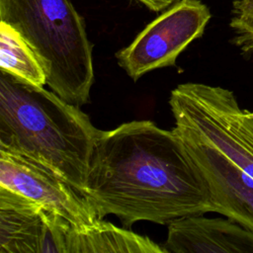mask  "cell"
Masks as SVG:
<instances>
[{"instance_id":"cell-11","label":"cell","mask_w":253,"mask_h":253,"mask_svg":"<svg viewBox=\"0 0 253 253\" xmlns=\"http://www.w3.org/2000/svg\"><path fill=\"white\" fill-rule=\"evenodd\" d=\"M0 70L40 87L46 85L45 72L33 48L12 26L2 21Z\"/></svg>"},{"instance_id":"cell-7","label":"cell","mask_w":253,"mask_h":253,"mask_svg":"<svg viewBox=\"0 0 253 253\" xmlns=\"http://www.w3.org/2000/svg\"><path fill=\"white\" fill-rule=\"evenodd\" d=\"M0 187L55 211L72 225L100 218L86 199L64 178L26 155L0 148Z\"/></svg>"},{"instance_id":"cell-14","label":"cell","mask_w":253,"mask_h":253,"mask_svg":"<svg viewBox=\"0 0 253 253\" xmlns=\"http://www.w3.org/2000/svg\"><path fill=\"white\" fill-rule=\"evenodd\" d=\"M241 1H245V2H251V3H253V0H241Z\"/></svg>"},{"instance_id":"cell-4","label":"cell","mask_w":253,"mask_h":253,"mask_svg":"<svg viewBox=\"0 0 253 253\" xmlns=\"http://www.w3.org/2000/svg\"><path fill=\"white\" fill-rule=\"evenodd\" d=\"M169 105L175 124L199 134L253 179V112L242 110L232 91L183 83L171 91Z\"/></svg>"},{"instance_id":"cell-10","label":"cell","mask_w":253,"mask_h":253,"mask_svg":"<svg viewBox=\"0 0 253 253\" xmlns=\"http://www.w3.org/2000/svg\"><path fill=\"white\" fill-rule=\"evenodd\" d=\"M67 253H166L164 247L129 228H121L103 218L71 225Z\"/></svg>"},{"instance_id":"cell-5","label":"cell","mask_w":253,"mask_h":253,"mask_svg":"<svg viewBox=\"0 0 253 253\" xmlns=\"http://www.w3.org/2000/svg\"><path fill=\"white\" fill-rule=\"evenodd\" d=\"M211 16L200 0H179L116 53L119 65L133 81L154 69L175 65L179 54L203 36Z\"/></svg>"},{"instance_id":"cell-1","label":"cell","mask_w":253,"mask_h":253,"mask_svg":"<svg viewBox=\"0 0 253 253\" xmlns=\"http://www.w3.org/2000/svg\"><path fill=\"white\" fill-rule=\"evenodd\" d=\"M83 197L98 217L113 214L126 228L213 211L207 183L179 135L149 120L100 129Z\"/></svg>"},{"instance_id":"cell-13","label":"cell","mask_w":253,"mask_h":253,"mask_svg":"<svg viewBox=\"0 0 253 253\" xmlns=\"http://www.w3.org/2000/svg\"><path fill=\"white\" fill-rule=\"evenodd\" d=\"M144 6H146L149 10L154 12H160L172 6L174 3L178 2L179 0H137Z\"/></svg>"},{"instance_id":"cell-9","label":"cell","mask_w":253,"mask_h":253,"mask_svg":"<svg viewBox=\"0 0 253 253\" xmlns=\"http://www.w3.org/2000/svg\"><path fill=\"white\" fill-rule=\"evenodd\" d=\"M167 225L166 253H253V231L227 217L192 214Z\"/></svg>"},{"instance_id":"cell-2","label":"cell","mask_w":253,"mask_h":253,"mask_svg":"<svg viewBox=\"0 0 253 253\" xmlns=\"http://www.w3.org/2000/svg\"><path fill=\"white\" fill-rule=\"evenodd\" d=\"M99 132L80 107L0 70V148L42 163L83 196Z\"/></svg>"},{"instance_id":"cell-3","label":"cell","mask_w":253,"mask_h":253,"mask_svg":"<svg viewBox=\"0 0 253 253\" xmlns=\"http://www.w3.org/2000/svg\"><path fill=\"white\" fill-rule=\"evenodd\" d=\"M0 21L33 48L51 91L78 107L89 102L93 44L84 19L69 0H0Z\"/></svg>"},{"instance_id":"cell-6","label":"cell","mask_w":253,"mask_h":253,"mask_svg":"<svg viewBox=\"0 0 253 253\" xmlns=\"http://www.w3.org/2000/svg\"><path fill=\"white\" fill-rule=\"evenodd\" d=\"M71 225L55 211L0 187V253H67Z\"/></svg>"},{"instance_id":"cell-8","label":"cell","mask_w":253,"mask_h":253,"mask_svg":"<svg viewBox=\"0 0 253 253\" xmlns=\"http://www.w3.org/2000/svg\"><path fill=\"white\" fill-rule=\"evenodd\" d=\"M172 129L203 175L213 212L253 231V179L190 128L175 124Z\"/></svg>"},{"instance_id":"cell-12","label":"cell","mask_w":253,"mask_h":253,"mask_svg":"<svg viewBox=\"0 0 253 253\" xmlns=\"http://www.w3.org/2000/svg\"><path fill=\"white\" fill-rule=\"evenodd\" d=\"M230 28L233 43L243 53H253V3L234 0Z\"/></svg>"}]
</instances>
